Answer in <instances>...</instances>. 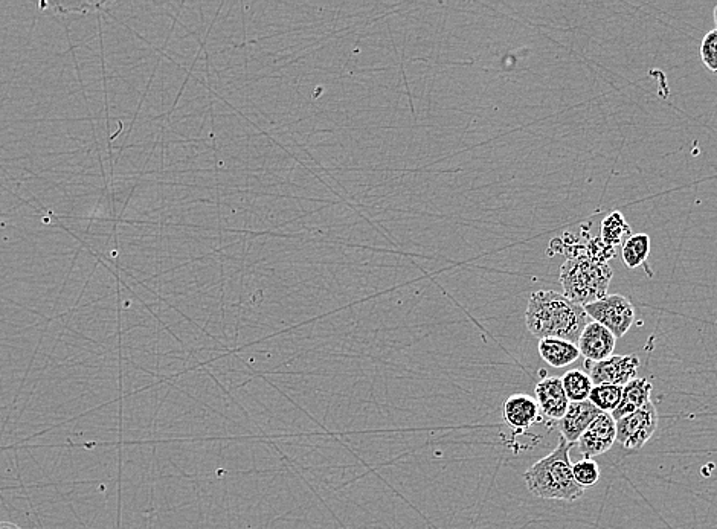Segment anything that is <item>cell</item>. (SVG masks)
I'll return each instance as SVG.
<instances>
[{"label":"cell","instance_id":"12","mask_svg":"<svg viewBox=\"0 0 717 529\" xmlns=\"http://www.w3.org/2000/svg\"><path fill=\"white\" fill-rule=\"evenodd\" d=\"M653 385L649 379H634L623 386V397H621L620 406L612 412V418L615 421L620 418L631 415L632 412L644 408L650 403V395H652Z\"/></svg>","mask_w":717,"mask_h":529},{"label":"cell","instance_id":"20","mask_svg":"<svg viewBox=\"0 0 717 529\" xmlns=\"http://www.w3.org/2000/svg\"><path fill=\"white\" fill-rule=\"evenodd\" d=\"M713 17H714V25H716V28H714V29H717V5H716V7H714Z\"/></svg>","mask_w":717,"mask_h":529},{"label":"cell","instance_id":"2","mask_svg":"<svg viewBox=\"0 0 717 529\" xmlns=\"http://www.w3.org/2000/svg\"><path fill=\"white\" fill-rule=\"evenodd\" d=\"M573 444L560 438L556 449L534 462L524 473L528 491L545 501L576 502L585 494L573 475L570 450Z\"/></svg>","mask_w":717,"mask_h":529},{"label":"cell","instance_id":"11","mask_svg":"<svg viewBox=\"0 0 717 529\" xmlns=\"http://www.w3.org/2000/svg\"><path fill=\"white\" fill-rule=\"evenodd\" d=\"M536 401L539 404L542 414L550 420H562L563 415L568 411L570 400L566 397L560 377H547L537 383L534 388Z\"/></svg>","mask_w":717,"mask_h":529},{"label":"cell","instance_id":"8","mask_svg":"<svg viewBox=\"0 0 717 529\" xmlns=\"http://www.w3.org/2000/svg\"><path fill=\"white\" fill-rule=\"evenodd\" d=\"M615 345H617V337L608 328L594 321L586 325L577 342L580 356L594 363L609 359L614 354Z\"/></svg>","mask_w":717,"mask_h":529},{"label":"cell","instance_id":"5","mask_svg":"<svg viewBox=\"0 0 717 529\" xmlns=\"http://www.w3.org/2000/svg\"><path fill=\"white\" fill-rule=\"evenodd\" d=\"M617 423V443L626 450H638L646 446L658 427V411L650 401L644 408L620 418Z\"/></svg>","mask_w":717,"mask_h":529},{"label":"cell","instance_id":"16","mask_svg":"<svg viewBox=\"0 0 717 529\" xmlns=\"http://www.w3.org/2000/svg\"><path fill=\"white\" fill-rule=\"evenodd\" d=\"M631 225L626 222L621 212L615 211L609 214L602 222V243L606 247L623 246L624 241L631 237Z\"/></svg>","mask_w":717,"mask_h":529},{"label":"cell","instance_id":"7","mask_svg":"<svg viewBox=\"0 0 717 529\" xmlns=\"http://www.w3.org/2000/svg\"><path fill=\"white\" fill-rule=\"evenodd\" d=\"M615 443H617V423L611 414L603 412L580 437L579 449L585 458L594 459L595 456L609 452Z\"/></svg>","mask_w":717,"mask_h":529},{"label":"cell","instance_id":"15","mask_svg":"<svg viewBox=\"0 0 717 529\" xmlns=\"http://www.w3.org/2000/svg\"><path fill=\"white\" fill-rule=\"evenodd\" d=\"M560 379H562L563 389H565L570 403L588 400L592 388H594L591 377L582 369H571V371L565 372Z\"/></svg>","mask_w":717,"mask_h":529},{"label":"cell","instance_id":"9","mask_svg":"<svg viewBox=\"0 0 717 529\" xmlns=\"http://www.w3.org/2000/svg\"><path fill=\"white\" fill-rule=\"evenodd\" d=\"M602 414L603 412L599 408H595L589 400L570 403L562 420L557 421L560 435L570 444L579 443L580 437L586 432V429L594 423L595 418Z\"/></svg>","mask_w":717,"mask_h":529},{"label":"cell","instance_id":"1","mask_svg":"<svg viewBox=\"0 0 717 529\" xmlns=\"http://www.w3.org/2000/svg\"><path fill=\"white\" fill-rule=\"evenodd\" d=\"M588 324L585 307L565 298L562 293L554 290L531 293L525 325L537 339L557 337L577 344Z\"/></svg>","mask_w":717,"mask_h":529},{"label":"cell","instance_id":"14","mask_svg":"<svg viewBox=\"0 0 717 529\" xmlns=\"http://www.w3.org/2000/svg\"><path fill=\"white\" fill-rule=\"evenodd\" d=\"M650 254V237L647 234H634L621 246V258L627 269L643 266Z\"/></svg>","mask_w":717,"mask_h":529},{"label":"cell","instance_id":"10","mask_svg":"<svg viewBox=\"0 0 717 529\" xmlns=\"http://www.w3.org/2000/svg\"><path fill=\"white\" fill-rule=\"evenodd\" d=\"M539 404L536 398L527 394H513L502 404V417L505 424L516 433L525 432L539 421Z\"/></svg>","mask_w":717,"mask_h":529},{"label":"cell","instance_id":"4","mask_svg":"<svg viewBox=\"0 0 717 529\" xmlns=\"http://www.w3.org/2000/svg\"><path fill=\"white\" fill-rule=\"evenodd\" d=\"M585 311L589 319L608 328L617 339L631 330L635 321L634 305L623 295L605 296L586 305Z\"/></svg>","mask_w":717,"mask_h":529},{"label":"cell","instance_id":"6","mask_svg":"<svg viewBox=\"0 0 717 529\" xmlns=\"http://www.w3.org/2000/svg\"><path fill=\"white\" fill-rule=\"evenodd\" d=\"M640 366V359L635 354H626V356H611L602 362L594 363L586 360L585 372L591 377L594 386H626L631 380L637 379Z\"/></svg>","mask_w":717,"mask_h":529},{"label":"cell","instance_id":"17","mask_svg":"<svg viewBox=\"0 0 717 529\" xmlns=\"http://www.w3.org/2000/svg\"><path fill=\"white\" fill-rule=\"evenodd\" d=\"M621 397H623V386L597 385L592 388L588 400L600 411L612 414L620 406Z\"/></svg>","mask_w":717,"mask_h":529},{"label":"cell","instance_id":"13","mask_svg":"<svg viewBox=\"0 0 717 529\" xmlns=\"http://www.w3.org/2000/svg\"><path fill=\"white\" fill-rule=\"evenodd\" d=\"M539 354L542 360L553 368H565L580 357L579 347L568 340L547 337L539 340Z\"/></svg>","mask_w":717,"mask_h":529},{"label":"cell","instance_id":"19","mask_svg":"<svg viewBox=\"0 0 717 529\" xmlns=\"http://www.w3.org/2000/svg\"><path fill=\"white\" fill-rule=\"evenodd\" d=\"M701 60L708 71L717 75V29H713L702 39Z\"/></svg>","mask_w":717,"mask_h":529},{"label":"cell","instance_id":"18","mask_svg":"<svg viewBox=\"0 0 717 529\" xmlns=\"http://www.w3.org/2000/svg\"><path fill=\"white\" fill-rule=\"evenodd\" d=\"M573 475L580 487L588 488L600 481V467L594 459L583 458L573 464Z\"/></svg>","mask_w":717,"mask_h":529},{"label":"cell","instance_id":"3","mask_svg":"<svg viewBox=\"0 0 717 529\" xmlns=\"http://www.w3.org/2000/svg\"><path fill=\"white\" fill-rule=\"evenodd\" d=\"M612 275L614 272L606 263L605 257L579 255V257L568 258L560 267L562 295L586 307L608 296Z\"/></svg>","mask_w":717,"mask_h":529}]
</instances>
